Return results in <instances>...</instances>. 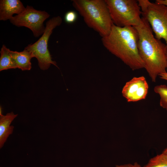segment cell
Segmentation results:
<instances>
[{
    "label": "cell",
    "instance_id": "cell-1",
    "mask_svg": "<svg viewBox=\"0 0 167 167\" xmlns=\"http://www.w3.org/2000/svg\"><path fill=\"white\" fill-rule=\"evenodd\" d=\"M138 40L135 27H120L114 24L109 33L101 38L105 47L133 71L144 68L139 52Z\"/></svg>",
    "mask_w": 167,
    "mask_h": 167
},
{
    "label": "cell",
    "instance_id": "cell-2",
    "mask_svg": "<svg viewBox=\"0 0 167 167\" xmlns=\"http://www.w3.org/2000/svg\"><path fill=\"white\" fill-rule=\"evenodd\" d=\"M140 25L135 27L138 35V49L144 68L152 82L166 71V45L153 35L151 28L143 17Z\"/></svg>",
    "mask_w": 167,
    "mask_h": 167
},
{
    "label": "cell",
    "instance_id": "cell-3",
    "mask_svg": "<svg viewBox=\"0 0 167 167\" xmlns=\"http://www.w3.org/2000/svg\"><path fill=\"white\" fill-rule=\"evenodd\" d=\"M72 4L89 27L102 37L109 33L113 24L105 0H73Z\"/></svg>",
    "mask_w": 167,
    "mask_h": 167
},
{
    "label": "cell",
    "instance_id": "cell-4",
    "mask_svg": "<svg viewBox=\"0 0 167 167\" xmlns=\"http://www.w3.org/2000/svg\"><path fill=\"white\" fill-rule=\"evenodd\" d=\"M113 24L123 27L139 26L142 12L135 0H105Z\"/></svg>",
    "mask_w": 167,
    "mask_h": 167
},
{
    "label": "cell",
    "instance_id": "cell-5",
    "mask_svg": "<svg viewBox=\"0 0 167 167\" xmlns=\"http://www.w3.org/2000/svg\"><path fill=\"white\" fill-rule=\"evenodd\" d=\"M62 22V18L59 16L50 19L46 22L45 30L41 37L35 43L28 45L25 48L32 54L33 57L36 58L41 70H47L51 64L58 67L56 62L52 60L48 49V42L53 30L60 26Z\"/></svg>",
    "mask_w": 167,
    "mask_h": 167
},
{
    "label": "cell",
    "instance_id": "cell-6",
    "mask_svg": "<svg viewBox=\"0 0 167 167\" xmlns=\"http://www.w3.org/2000/svg\"><path fill=\"white\" fill-rule=\"evenodd\" d=\"M50 15L45 11H39L32 6H27L21 14L13 16L10 21L13 25L18 27H25L30 29L34 36L37 37L42 35L45 27L44 22Z\"/></svg>",
    "mask_w": 167,
    "mask_h": 167
},
{
    "label": "cell",
    "instance_id": "cell-7",
    "mask_svg": "<svg viewBox=\"0 0 167 167\" xmlns=\"http://www.w3.org/2000/svg\"><path fill=\"white\" fill-rule=\"evenodd\" d=\"M142 15L149 23L155 37L163 39L167 45V6L151 2Z\"/></svg>",
    "mask_w": 167,
    "mask_h": 167
},
{
    "label": "cell",
    "instance_id": "cell-8",
    "mask_svg": "<svg viewBox=\"0 0 167 167\" xmlns=\"http://www.w3.org/2000/svg\"><path fill=\"white\" fill-rule=\"evenodd\" d=\"M148 89V84L144 76L134 77L126 82L122 92L128 102H135L145 99Z\"/></svg>",
    "mask_w": 167,
    "mask_h": 167
},
{
    "label": "cell",
    "instance_id": "cell-9",
    "mask_svg": "<svg viewBox=\"0 0 167 167\" xmlns=\"http://www.w3.org/2000/svg\"><path fill=\"white\" fill-rule=\"evenodd\" d=\"M25 7L19 0H1L0 1V20H9L14 14L19 15Z\"/></svg>",
    "mask_w": 167,
    "mask_h": 167
},
{
    "label": "cell",
    "instance_id": "cell-10",
    "mask_svg": "<svg viewBox=\"0 0 167 167\" xmlns=\"http://www.w3.org/2000/svg\"><path fill=\"white\" fill-rule=\"evenodd\" d=\"M18 116L13 112L6 115L0 116V148L4 146L9 136L13 131L14 126H11L12 122Z\"/></svg>",
    "mask_w": 167,
    "mask_h": 167
},
{
    "label": "cell",
    "instance_id": "cell-11",
    "mask_svg": "<svg viewBox=\"0 0 167 167\" xmlns=\"http://www.w3.org/2000/svg\"><path fill=\"white\" fill-rule=\"evenodd\" d=\"M11 54L18 68L23 71L31 69V61L33 57L30 52L24 49V50L20 52L11 50Z\"/></svg>",
    "mask_w": 167,
    "mask_h": 167
},
{
    "label": "cell",
    "instance_id": "cell-12",
    "mask_svg": "<svg viewBox=\"0 0 167 167\" xmlns=\"http://www.w3.org/2000/svg\"><path fill=\"white\" fill-rule=\"evenodd\" d=\"M0 53V71L17 68L11 56V50L4 45L1 48Z\"/></svg>",
    "mask_w": 167,
    "mask_h": 167
},
{
    "label": "cell",
    "instance_id": "cell-13",
    "mask_svg": "<svg viewBox=\"0 0 167 167\" xmlns=\"http://www.w3.org/2000/svg\"><path fill=\"white\" fill-rule=\"evenodd\" d=\"M143 167H167V154L162 152L154 156Z\"/></svg>",
    "mask_w": 167,
    "mask_h": 167
},
{
    "label": "cell",
    "instance_id": "cell-14",
    "mask_svg": "<svg viewBox=\"0 0 167 167\" xmlns=\"http://www.w3.org/2000/svg\"><path fill=\"white\" fill-rule=\"evenodd\" d=\"M154 91L160 96V106L167 111V85L160 84L156 86Z\"/></svg>",
    "mask_w": 167,
    "mask_h": 167
},
{
    "label": "cell",
    "instance_id": "cell-15",
    "mask_svg": "<svg viewBox=\"0 0 167 167\" xmlns=\"http://www.w3.org/2000/svg\"><path fill=\"white\" fill-rule=\"evenodd\" d=\"M77 18V15L76 12L74 11H71L66 13L65 15L64 19L66 23L70 24L75 22Z\"/></svg>",
    "mask_w": 167,
    "mask_h": 167
},
{
    "label": "cell",
    "instance_id": "cell-16",
    "mask_svg": "<svg viewBox=\"0 0 167 167\" xmlns=\"http://www.w3.org/2000/svg\"><path fill=\"white\" fill-rule=\"evenodd\" d=\"M137 2L142 13L147 10L151 2L148 0H137Z\"/></svg>",
    "mask_w": 167,
    "mask_h": 167
},
{
    "label": "cell",
    "instance_id": "cell-17",
    "mask_svg": "<svg viewBox=\"0 0 167 167\" xmlns=\"http://www.w3.org/2000/svg\"><path fill=\"white\" fill-rule=\"evenodd\" d=\"M116 167H142L137 162L133 164L128 163L121 165H117Z\"/></svg>",
    "mask_w": 167,
    "mask_h": 167
},
{
    "label": "cell",
    "instance_id": "cell-18",
    "mask_svg": "<svg viewBox=\"0 0 167 167\" xmlns=\"http://www.w3.org/2000/svg\"><path fill=\"white\" fill-rule=\"evenodd\" d=\"M155 2L167 6V0H156Z\"/></svg>",
    "mask_w": 167,
    "mask_h": 167
},
{
    "label": "cell",
    "instance_id": "cell-19",
    "mask_svg": "<svg viewBox=\"0 0 167 167\" xmlns=\"http://www.w3.org/2000/svg\"><path fill=\"white\" fill-rule=\"evenodd\" d=\"M159 76L161 79L167 80V72L160 74Z\"/></svg>",
    "mask_w": 167,
    "mask_h": 167
},
{
    "label": "cell",
    "instance_id": "cell-20",
    "mask_svg": "<svg viewBox=\"0 0 167 167\" xmlns=\"http://www.w3.org/2000/svg\"><path fill=\"white\" fill-rule=\"evenodd\" d=\"M165 54L166 57V71L167 72V45H166V49H165Z\"/></svg>",
    "mask_w": 167,
    "mask_h": 167
},
{
    "label": "cell",
    "instance_id": "cell-21",
    "mask_svg": "<svg viewBox=\"0 0 167 167\" xmlns=\"http://www.w3.org/2000/svg\"><path fill=\"white\" fill-rule=\"evenodd\" d=\"M162 152L167 154V147Z\"/></svg>",
    "mask_w": 167,
    "mask_h": 167
},
{
    "label": "cell",
    "instance_id": "cell-22",
    "mask_svg": "<svg viewBox=\"0 0 167 167\" xmlns=\"http://www.w3.org/2000/svg\"><path fill=\"white\" fill-rule=\"evenodd\" d=\"M2 115V106L0 107V116Z\"/></svg>",
    "mask_w": 167,
    "mask_h": 167
}]
</instances>
